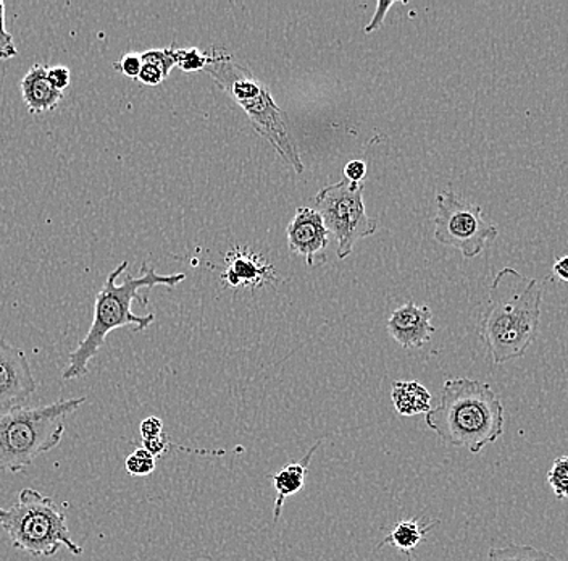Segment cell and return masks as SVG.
I'll use <instances>...</instances> for the list:
<instances>
[{"label":"cell","mask_w":568,"mask_h":561,"mask_svg":"<svg viewBox=\"0 0 568 561\" xmlns=\"http://www.w3.org/2000/svg\"><path fill=\"white\" fill-rule=\"evenodd\" d=\"M546 280L531 279L513 268L496 273L479 337L495 364L525 357L535 343L541 322Z\"/></svg>","instance_id":"6da1fadb"},{"label":"cell","mask_w":568,"mask_h":561,"mask_svg":"<svg viewBox=\"0 0 568 561\" xmlns=\"http://www.w3.org/2000/svg\"><path fill=\"white\" fill-rule=\"evenodd\" d=\"M126 269L128 261H123L106 277L104 287L95 297L94 318H92L87 337L69 354V365L63 371V381H74V379L84 378L88 374L89 362L98 357L99 351L104 347L106 337L113 330L133 327L136 332H141L154 324L155 314L138 315L131 309L134 300L140 301L144 307L148 304V301L141 298V289H154L159 285L176 287L186 280L184 273L162 276L144 262L141 276L133 277L128 273L122 283L116 282L119 277L126 272Z\"/></svg>","instance_id":"7a4b0ae2"},{"label":"cell","mask_w":568,"mask_h":561,"mask_svg":"<svg viewBox=\"0 0 568 561\" xmlns=\"http://www.w3.org/2000/svg\"><path fill=\"white\" fill-rule=\"evenodd\" d=\"M429 431L444 443L478 454L504 434V407L489 383L447 379L438 407L425 414Z\"/></svg>","instance_id":"3957f363"},{"label":"cell","mask_w":568,"mask_h":561,"mask_svg":"<svg viewBox=\"0 0 568 561\" xmlns=\"http://www.w3.org/2000/svg\"><path fill=\"white\" fill-rule=\"evenodd\" d=\"M204 70L211 74L220 90L225 91L244 109L255 133L264 137L287 166L293 167L297 173L304 172V162L284 122L283 110L273 101L268 88L222 49H213Z\"/></svg>","instance_id":"277c9868"},{"label":"cell","mask_w":568,"mask_h":561,"mask_svg":"<svg viewBox=\"0 0 568 561\" xmlns=\"http://www.w3.org/2000/svg\"><path fill=\"white\" fill-rule=\"evenodd\" d=\"M87 400V397L59 400L0 417V472L24 471L42 453L55 449L65 434L67 418Z\"/></svg>","instance_id":"5b68a950"},{"label":"cell","mask_w":568,"mask_h":561,"mask_svg":"<svg viewBox=\"0 0 568 561\" xmlns=\"http://www.w3.org/2000/svg\"><path fill=\"white\" fill-rule=\"evenodd\" d=\"M0 528L16 549L31 557L49 559L62 547L74 557L84 552L83 547L71 539L63 507L31 488L21 490L16 505L0 507Z\"/></svg>","instance_id":"8992f818"},{"label":"cell","mask_w":568,"mask_h":561,"mask_svg":"<svg viewBox=\"0 0 568 561\" xmlns=\"http://www.w3.org/2000/svg\"><path fill=\"white\" fill-rule=\"evenodd\" d=\"M362 193L364 184L343 180L323 188L315 198L314 209L326 230L336 237L339 259H346L357 241L372 237L378 229V220L367 214Z\"/></svg>","instance_id":"52a82bcc"},{"label":"cell","mask_w":568,"mask_h":561,"mask_svg":"<svg viewBox=\"0 0 568 561\" xmlns=\"http://www.w3.org/2000/svg\"><path fill=\"white\" fill-rule=\"evenodd\" d=\"M435 240L474 259L499 236V229L483 214L481 206L462 200L453 191L436 197Z\"/></svg>","instance_id":"ba28073f"},{"label":"cell","mask_w":568,"mask_h":561,"mask_svg":"<svg viewBox=\"0 0 568 561\" xmlns=\"http://www.w3.org/2000/svg\"><path fill=\"white\" fill-rule=\"evenodd\" d=\"M36 390L38 382L24 351L0 339V417L27 408Z\"/></svg>","instance_id":"9c48e42d"},{"label":"cell","mask_w":568,"mask_h":561,"mask_svg":"<svg viewBox=\"0 0 568 561\" xmlns=\"http://www.w3.org/2000/svg\"><path fill=\"white\" fill-rule=\"evenodd\" d=\"M287 243L293 253L302 256L308 268H320L326 262L329 232L315 209L300 208L286 229Z\"/></svg>","instance_id":"30bf717a"},{"label":"cell","mask_w":568,"mask_h":561,"mask_svg":"<svg viewBox=\"0 0 568 561\" xmlns=\"http://www.w3.org/2000/svg\"><path fill=\"white\" fill-rule=\"evenodd\" d=\"M433 312L428 307H417L408 301L404 307L393 311L388 321L389 335L396 340L404 350L422 348L432 340L436 332L432 324Z\"/></svg>","instance_id":"8fae6325"},{"label":"cell","mask_w":568,"mask_h":561,"mask_svg":"<svg viewBox=\"0 0 568 561\" xmlns=\"http://www.w3.org/2000/svg\"><path fill=\"white\" fill-rule=\"evenodd\" d=\"M48 69L49 67L44 63H34L21 78V98H23L28 112L33 116L52 112L63 99V92L57 91L49 83Z\"/></svg>","instance_id":"7c38bea8"},{"label":"cell","mask_w":568,"mask_h":561,"mask_svg":"<svg viewBox=\"0 0 568 561\" xmlns=\"http://www.w3.org/2000/svg\"><path fill=\"white\" fill-rule=\"evenodd\" d=\"M229 268L223 273V280L229 287H264V283L275 279V269L266 264L264 259L246 250H233L229 254Z\"/></svg>","instance_id":"4fadbf2b"},{"label":"cell","mask_w":568,"mask_h":561,"mask_svg":"<svg viewBox=\"0 0 568 561\" xmlns=\"http://www.w3.org/2000/svg\"><path fill=\"white\" fill-rule=\"evenodd\" d=\"M320 445H322V442L318 440L301 461L286 464V467H283L276 474L270 475L276 492L275 510H273V521H275V523L280 520V517H282L284 500L296 495V493H300L301 490L304 489L305 475H307L308 467H311L312 457L317 452Z\"/></svg>","instance_id":"5bb4252c"},{"label":"cell","mask_w":568,"mask_h":561,"mask_svg":"<svg viewBox=\"0 0 568 561\" xmlns=\"http://www.w3.org/2000/svg\"><path fill=\"white\" fill-rule=\"evenodd\" d=\"M390 399H393L397 413L403 417H414L417 413L426 414L432 410V395L420 382L399 381L394 383Z\"/></svg>","instance_id":"9a60e30c"},{"label":"cell","mask_w":568,"mask_h":561,"mask_svg":"<svg viewBox=\"0 0 568 561\" xmlns=\"http://www.w3.org/2000/svg\"><path fill=\"white\" fill-rule=\"evenodd\" d=\"M435 524L436 523L424 524L420 520L399 521V523L390 529L389 534L383 539V542L379 543V549L385 545H390L410 557L412 552L424 542L429 529Z\"/></svg>","instance_id":"2e32d148"},{"label":"cell","mask_w":568,"mask_h":561,"mask_svg":"<svg viewBox=\"0 0 568 561\" xmlns=\"http://www.w3.org/2000/svg\"><path fill=\"white\" fill-rule=\"evenodd\" d=\"M486 561H559V559L532 545L510 543L506 547H493Z\"/></svg>","instance_id":"e0dca14e"},{"label":"cell","mask_w":568,"mask_h":561,"mask_svg":"<svg viewBox=\"0 0 568 561\" xmlns=\"http://www.w3.org/2000/svg\"><path fill=\"white\" fill-rule=\"evenodd\" d=\"M155 468H158V458L149 453L148 450L142 449V447L134 450L124 461V470H126L128 474L134 475V478L151 475Z\"/></svg>","instance_id":"ac0fdd59"},{"label":"cell","mask_w":568,"mask_h":561,"mask_svg":"<svg viewBox=\"0 0 568 561\" xmlns=\"http://www.w3.org/2000/svg\"><path fill=\"white\" fill-rule=\"evenodd\" d=\"M548 484L556 499H568V454L554 460L548 471Z\"/></svg>","instance_id":"d6986e66"},{"label":"cell","mask_w":568,"mask_h":561,"mask_svg":"<svg viewBox=\"0 0 568 561\" xmlns=\"http://www.w3.org/2000/svg\"><path fill=\"white\" fill-rule=\"evenodd\" d=\"M141 59L142 63H152V66L162 70L165 78H169L173 67H176V48L172 46V48L166 49H151V51L142 52Z\"/></svg>","instance_id":"ffe728a7"},{"label":"cell","mask_w":568,"mask_h":561,"mask_svg":"<svg viewBox=\"0 0 568 561\" xmlns=\"http://www.w3.org/2000/svg\"><path fill=\"white\" fill-rule=\"evenodd\" d=\"M209 62V54L199 51V49H176V67L183 72H197L204 70Z\"/></svg>","instance_id":"44dd1931"},{"label":"cell","mask_w":568,"mask_h":561,"mask_svg":"<svg viewBox=\"0 0 568 561\" xmlns=\"http://www.w3.org/2000/svg\"><path fill=\"white\" fill-rule=\"evenodd\" d=\"M17 56L16 41L6 28V3L0 0V60H10Z\"/></svg>","instance_id":"7402d4cb"},{"label":"cell","mask_w":568,"mask_h":561,"mask_svg":"<svg viewBox=\"0 0 568 561\" xmlns=\"http://www.w3.org/2000/svg\"><path fill=\"white\" fill-rule=\"evenodd\" d=\"M113 69H115L116 72L124 74V77L136 80L138 74H140L142 69L141 54H133V52L124 54L120 62L113 63Z\"/></svg>","instance_id":"603a6c76"},{"label":"cell","mask_w":568,"mask_h":561,"mask_svg":"<svg viewBox=\"0 0 568 561\" xmlns=\"http://www.w3.org/2000/svg\"><path fill=\"white\" fill-rule=\"evenodd\" d=\"M49 83L55 88L57 91L63 92L71 83V73L69 67L55 66L48 69Z\"/></svg>","instance_id":"cb8c5ba5"},{"label":"cell","mask_w":568,"mask_h":561,"mask_svg":"<svg viewBox=\"0 0 568 561\" xmlns=\"http://www.w3.org/2000/svg\"><path fill=\"white\" fill-rule=\"evenodd\" d=\"M136 80L141 84H145V87H158V84L165 80V74L158 67L152 66V63H142V69Z\"/></svg>","instance_id":"d4e9b609"},{"label":"cell","mask_w":568,"mask_h":561,"mask_svg":"<svg viewBox=\"0 0 568 561\" xmlns=\"http://www.w3.org/2000/svg\"><path fill=\"white\" fill-rule=\"evenodd\" d=\"M173 445L172 440L166 434L158 437V439L142 440V449L148 450L149 453L154 454L155 458L162 457L163 453L169 452Z\"/></svg>","instance_id":"484cf974"},{"label":"cell","mask_w":568,"mask_h":561,"mask_svg":"<svg viewBox=\"0 0 568 561\" xmlns=\"http://www.w3.org/2000/svg\"><path fill=\"white\" fill-rule=\"evenodd\" d=\"M142 440L158 439V437L165 434L163 431V421L158 417L145 418L141 422L140 428Z\"/></svg>","instance_id":"4316f807"},{"label":"cell","mask_w":568,"mask_h":561,"mask_svg":"<svg viewBox=\"0 0 568 561\" xmlns=\"http://www.w3.org/2000/svg\"><path fill=\"white\" fill-rule=\"evenodd\" d=\"M344 176L351 183H362L367 176V163L364 161H351L344 167Z\"/></svg>","instance_id":"83f0119b"},{"label":"cell","mask_w":568,"mask_h":561,"mask_svg":"<svg viewBox=\"0 0 568 561\" xmlns=\"http://www.w3.org/2000/svg\"><path fill=\"white\" fill-rule=\"evenodd\" d=\"M394 6V2H378L376 3V12L375 17H373L371 23L365 27V33H372V31L379 30L383 24V20L386 19V13H388V10L390 7Z\"/></svg>","instance_id":"f1b7e54d"},{"label":"cell","mask_w":568,"mask_h":561,"mask_svg":"<svg viewBox=\"0 0 568 561\" xmlns=\"http://www.w3.org/2000/svg\"><path fill=\"white\" fill-rule=\"evenodd\" d=\"M552 273L560 282L568 283V254L556 259L552 266Z\"/></svg>","instance_id":"f546056e"}]
</instances>
